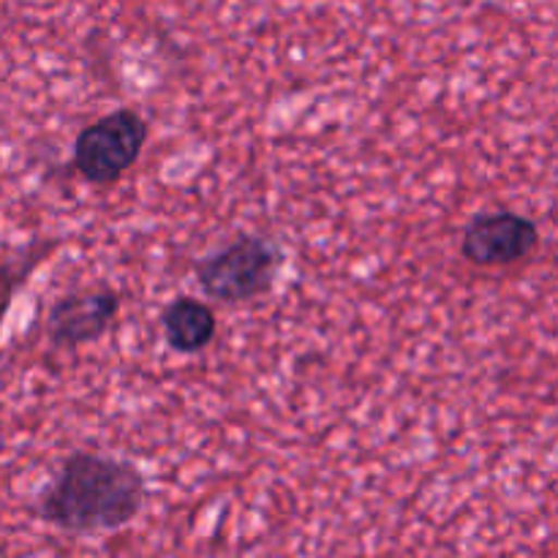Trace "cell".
<instances>
[{
	"label": "cell",
	"mask_w": 558,
	"mask_h": 558,
	"mask_svg": "<svg viewBox=\"0 0 558 558\" xmlns=\"http://www.w3.org/2000/svg\"><path fill=\"white\" fill-rule=\"evenodd\" d=\"M145 499L147 480L136 463L76 450L38 490L36 515L65 534H107L131 526Z\"/></svg>",
	"instance_id": "obj_1"
},
{
	"label": "cell",
	"mask_w": 558,
	"mask_h": 558,
	"mask_svg": "<svg viewBox=\"0 0 558 558\" xmlns=\"http://www.w3.org/2000/svg\"><path fill=\"white\" fill-rule=\"evenodd\" d=\"M287 267L281 243L267 234H238L232 243L202 256L194 265L196 283L207 298L243 305L267 298Z\"/></svg>",
	"instance_id": "obj_2"
},
{
	"label": "cell",
	"mask_w": 558,
	"mask_h": 558,
	"mask_svg": "<svg viewBox=\"0 0 558 558\" xmlns=\"http://www.w3.org/2000/svg\"><path fill=\"white\" fill-rule=\"evenodd\" d=\"M147 136L150 125L140 112L129 107L114 109L76 134L71 167L87 185L107 189L140 161Z\"/></svg>",
	"instance_id": "obj_3"
},
{
	"label": "cell",
	"mask_w": 558,
	"mask_h": 558,
	"mask_svg": "<svg viewBox=\"0 0 558 558\" xmlns=\"http://www.w3.org/2000/svg\"><path fill=\"white\" fill-rule=\"evenodd\" d=\"M120 305L123 298L107 283L63 292L47 311L49 343L54 349H80L101 341L118 319Z\"/></svg>",
	"instance_id": "obj_4"
},
{
	"label": "cell",
	"mask_w": 558,
	"mask_h": 558,
	"mask_svg": "<svg viewBox=\"0 0 558 558\" xmlns=\"http://www.w3.org/2000/svg\"><path fill=\"white\" fill-rule=\"evenodd\" d=\"M539 248V227L515 210L477 213L461 238L463 259L477 267H510Z\"/></svg>",
	"instance_id": "obj_5"
},
{
	"label": "cell",
	"mask_w": 558,
	"mask_h": 558,
	"mask_svg": "<svg viewBox=\"0 0 558 558\" xmlns=\"http://www.w3.org/2000/svg\"><path fill=\"white\" fill-rule=\"evenodd\" d=\"M161 330L172 352L199 354L218 336L216 311L205 300L191 298V294H178L161 311Z\"/></svg>",
	"instance_id": "obj_6"
},
{
	"label": "cell",
	"mask_w": 558,
	"mask_h": 558,
	"mask_svg": "<svg viewBox=\"0 0 558 558\" xmlns=\"http://www.w3.org/2000/svg\"><path fill=\"white\" fill-rule=\"evenodd\" d=\"M44 256H47V251H41L33 243L22 248L20 254L0 259V332H3V325L9 319V311L14 305L16 294L31 281L33 270H36Z\"/></svg>",
	"instance_id": "obj_7"
}]
</instances>
